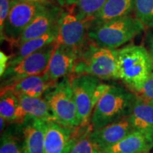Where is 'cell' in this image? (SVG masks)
<instances>
[{
    "label": "cell",
    "mask_w": 153,
    "mask_h": 153,
    "mask_svg": "<svg viewBox=\"0 0 153 153\" xmlns=\"http://www.w3.org/2000/svg\"><path fill=\"white\" fill-rule=\"evenodd\" d=\"M0 116L9 125L23 123L27 117L20 105L18 97L10 89L1 91Z\"/></svg>",
    "instance_id": "cell-20"
},
{
    "label": "cell",
    "mask_w": 153,
    "mask_h": 153,
    "mask_svg": "<svg viewBox=\"0 0 153 153\" xmlns=\"http://www.w3.org/2000/svg\"><path fill=\"white\" fill-rule=\"evenodd\" d=\"M11 7V0H0V36L1 43L3 42L4 30Z\"/></svg>",
    "instance_id": "cell-26"
},
{
    "label": "cell",
    "mask_w": 153,
    "mask_h": 153,
    "mask_svg": "<svg viewBox=\"0 0 153 153\" xmlns=\"http://www.w3.org/2000/svg\"><path fill=\"white\" fill-rule=\"evenodd\" d=\"M136 16H127L88 26V38L99 47L116 50L144 30Z\"/></svg>",
    "instance_id": "cell-3"
},
{
    "label": "cell",
    "mask_w": 153,
    "mask_h": 153,
    "mask_svg": "<svg viewBox=\"0 0 153 153\" xmlns=\"http://www.w3.org/2000/svg\"><path fill=\"white\" fill-rule=\"evenodd\" d=\"M70 83L80 125L88 126L97 103V90L101 84V79L89 74H72Z\"/></svg>",
    "instance_id": "cell-8"
},
{
    "label": "cell",
    "mask_w": 153,
    "mask_h": 153,
    "mask_svg": "<svg viewBox=\"0 0 153 153\" xmlns=\"http://www.w3.org/2000/svg\"><path fill=\"white\" fill-rule=\"evenodd\" d=\"M55 2L57 5L60 6L62 8H65V7H72L74 5L75 0H55Z\"/></svg>",
    "instance_id": "cell-30"
},
{
    "label": "cell",
    "mask_w": 153,
    "mask_h": 153,
    "mask_svg": "<svg viewBox=\"0 0 153 153\" xmlns=\"http://www.w3.org/2000/svg\"><path fill=\"white\" fill-rule=\"evenodd\" d=\"M114 50L99 47L89 38L76 51L73 74H89L101 79H118Z\"/></svg>",
    "instance_id": "cell-4"
},
{
    "label": "cell",
    "mask_w": 153,
    "mask_h": 153,
    "mask_svg": "<svg viewBox=\"0 0 153 153\" xmlns=\"http://www.w3.org/2000/svg\"><path fill=\"white\" fill-rule=\"evenodd\" d=\"M97 96L91 118L92 131L128 117L136 95L120 85L101 83L97 88Z\"/></svg>",
    "instance_id": "cell-1"
},
{
    "label": "cell",
    "mask_w": 153,
    "mask_h": 153,
    "mask_svg": "<svg viewBox=\"0 0 153 153\" xmlns=\"http://www.w3.org/2000/svg\"><path fill=\"white\" fill-rule=\"evenodd\" d=\"M152 148V137L134 131L116 144L101 149V151L102 153H149Z\"/></svg>",
    "instance_id": "cell-15"
},
{
    "label": "cell",
    "mask_w": 153,
    "mask_h": 153,
    "mask_svg": "<svg viewBox=\"0 0 153 153\" xmlns=\"http://www.w3.org/2000/svg\"><path fill=\"white\" fill-rule=\"evenodd\" d=\"M19 103L27 116L48 122L55 120V117L47 101L41 97H29L26 96L16 95Z\"/></svg>",
    "instance_id": "cell-21"
},
{
    "label": "cell",
    "mask_w": 153,
    "mask_h": 153,
    "mask_svg": "<svg viewBox=\"0 0 153 153\" xmlns=\"http://www.w3.org/2000/svg\"><path fill=\"white\" fill-rule=\"evenodd\" d=\"M46 2H24L11 0L10 11L5 24L3 41L6 40L11 46L19 43L25 28L46 7Z\"/></svg>",
    "instance_id": "cell-7"
},
{
    "label": "cell",
    "mask_w": 153,
    "mask_h": 153,
    "mask_svg": "<svg viewBox=\"0 0 153 153\" xmlns=\"http://www.w3.org/2000/svg\"><path fill=\"white\" fill-rule=\"evenodd\" d=\"M0 153H22V124L11 123L1 133Z\"/></svg>",
    "instance_id": "cell-22"
},
{
    "label": "cell",
    "mask_w": 153,
    "mask_h": 153,
    "mask_svg": "<svg viewBox=\"0 0 153 153\" xmlns=\"http://www.w3.org/2000/svg\"><path fill=\"white\" fill-rule=\"evenodd\" d=\"M58 34V25L44 35L33 38L16 46V49L10 55L8 67L19 63L23 59L32 53L43 48L46 45L56 42Z\"/></svg>",
    "instance_id": "cell-18"
},
{
    "label": "cell",
    "mask_w": 153,
    "mask_h": 153,
    "mask_svg": "<svg viewBox=\"0 0 153 153\" xmlns=\"http://www.w3.org/2000/svg\"><path fill=\"white\" fill-rule=\"evenodd\" d=\"M10 60V55H6L4 53L0 52V75L4 73L8 67L9 61Z\"/></svg>",
    "instance_id": "cell-28"
},
{
    "label": "cell",
    "mask_w": 153,
    "mask_h": 153,
    "mask_svg": "<svg viewBox=\"0 0 153 153\" xmlns=\"http://www.w3.org/2000/svg\"><path fill=\"white\" fill-rule=\"evenodd\" d=\"M43 97L47 101L55 121L73 128L81 127L70 76L63 77L55 82L44 93Z\"/></svg>",
    "instance_id": "cell-5"
},
{
    "label": "cell",
    "mask_w": 153,
    "mask_h": 153,
    "mask_svg": "<svg viewBox=\"0 0 153 153\" xmlns=\"http://www.w3.org/2000/svg\"><path fill=\"white\" fill-rule=\"evenodd\" d=\"M135 11L145 26L153 28V0H135Z\"/></svg>",
    "instance_id": "cell-25"
},
{
    "label": "cell",
    "mask_w": 153,
    "mask_h": 153,
    "mask_svg": "<svg viewBox=\"0 0 153 153\" xmlns=\"http://www.w3.org/2000/svg\"><path fill=\"white\" fill-rule=\"evenodd\" d=\"M22 124V153H43L47 122L27 116Z\"/></svg>",
    "instance_id": "cell-13"
},
{
    "label": "cell",
    "mask_w": 153,
    "mask_h": 153,
    "mask_svg": "<svg viewBox=\"0 0 153 153\" xmlns=\"http://www.w3.org/2000/svg\"><path fill=\"white\" fill-rule=\"evenodd\" d=\"M107 0H75L72 12L80 20L88 24Z\"/></svg>",
    "instance_id": "cell-23"
},
{
    "label": "cell",
    "mask_w": 153,
    "mask_h": 153,
    "mask_svg": "<svg viewBox=\"0 0 153 153\" xmlns=\"http://www.w3.org/2000/svg\"><path fill=\"white\" fill-rule=\"evenodd\" d=\"M135 0H107L105 4L87 25L104 22L120 17L131 16L135 10Z\"/></svg>",
    "instance_id": "cell-19"
},
{
    "label": "cell",
    "mask_w": 153,
    "mask_h": 153,
    "mask_svg": "<svg viewBox=\"0 0 153 153\" xmlns=\"http://www.w3.org/2000/svg\"><path fill=\"white\" fill-rule=\"evenodd\" d=\"M92 131L91 125L84 127L77 140L74 143L70 153H102L101 149L89 138V134Z\"/></svg>",
    "instance_id": "cell-24"
},
{
    "label": "cell",
    "mask_w": 153,
    "mask_h": 153,
    "mask_svg": "<svg viewBox=\"0 0 153 153\" xmlns=\"http://www.w3.org/2000/svg\"><path fill=\"white\" fill-rule=\"evenodd\" d=\"M55 46L56 42L49 44L28 55L14 65L7 67L1 76V91L12 87L28 76L45 73Z\"/></svg>",
    "instance_id": "cell-6"
},
{
    "label": "cell",
    "mask_w": 153,
    "mask_h": 153,
    "mask_svg": "<svg viewBox=\"0 0 153 153\" xmlns=\"http://www.w3.org/2000/svg\"><path fill=\"white\" fill-rule=\"evenodd\" d=\"M63 11L64 10L60 6L49 1L46 7L25 28L17 45H21L28 40L40 37L57 26Z\"/></svg>",
    "instance_id": "cell-11"
},
{
    "label": "cell",
    "mask_w": 153,
    "mask_h": 153,
    "mask_svg": "<svg viewBox=\"0 0 153 153\" xmlns=\"http://www.w3.org/2000/svg\"><path fill=\"white\" fill-rule=\"evenodd\" d=\"M55 84V82L52 81L48 74L45 72L44 74L28 76L6 89H10L16 95L37 98L43 97L44 93Z\"/></svg>",
    "instance_id": "cell-17"
},
{
    "label": "cell",
    "mask_w": 153,
    "mask_h": 153,
    "mask_svg": "<svg viewBox=\"0 0 153 153\" xmlns=\"http://www.w3.org/2000/svg\"><path fill=\"white\" fill-rule=\"evenodd\" d=\"M84 127L73 128L55 120L47 122L43 153H70Z\"/></svg>",
    "instance_id": "cell-9"
},
{
    "label": "cell",
    "mask_w": 153,
    "mask_h": 153,
    "mask_svg": "<svg viewBox=\"0 0 153 153\" xmlns=\"http://www.w3.org/2000/svg\"><path fill=\"white\" fill-rule=\"evenodd\" d=\"M129 118L135 131L153 138V104L136 95Z\"/></svg>",
    "instance_id": "cell-16"
},
{
    "label": "cell",
    "mask_w": 153,
    "mask_h": 153,
    "mask_svg": "<svg viewBox=\"0 0 153 153\" xmlns=\"http://www.w3.org/2000/svg\"><path fill=\"white\" fill-rule=\"evenodd\" d=\"M118 79L131 90L140 93L153 72V60L142 45H130L114 51Z\"/></svg>",
    "instance_id": "cell-2"
},
{
    "label": "cell",
    "mask_w": 153,
    "mask_h": 153,
    "mask_svg": "<svg viewBox=\"0 0 153 153\" xmlns=\"http://www.w3.org/2000/svg\"><path fill=\"white\" fill-rule=\"evenodd\" d=\"M139 96H140L145 100L153 104V72L149 76L142 90L139 93Z\"/></svg>",
    "instance_id": "cell-27"
},
{
    "label": "cell",
    "mask_w": 153,
    "mask_h": 153,
    "mask_svg": "<svg viewBox=\"0 0 153 153\" xmlns=\"http://www.w3.org/2000/svg\"><path fill=\"white\" fill-rule=\"evenodd\" d=\"M146 41L149 48V53L153 60V30H149L147 32Z\"/></svg>",
    "instance_id": "cell-29"
},
{
    "label": "cell",
    "mask_w": 153,
    "mask_h": 153,
    "mask_svg": "<svg viewBox=\"0 0 153 153\" xmlns=\"http://www.w3.org/2000/svg\"><path fill=\"white\" fill-rule=\"evenodd\" d=\"M19 1H24V2H46L50 0H16Z\"/></svg>",
    "instance_id": "cell-31"
},
{
    "label": "cell",
    "mask_w": 153,
    "mask_h": 153,
    "mask_svg": "<svg viewBox=\"0 0 153 153\" xmlns=\"http://www.w3.org/2000/svg\"><path fill=\"white\" fill-rule=\"evenodd\" d=\"M88 27L73 13L63 11L58 24L56 43L76 51L88 40Z\"/></svg>",
    "instance_id": "cell-10"
},
{
    "label": "cell",
    "mask_w": 153,
    "mask_h": 153,
    "mask_svg": "<svg viewBox=\"0 0 153 153\" xmlns=\"http://www.w3.org/2000/svg\"><path fill=\"white\" fill-rule=\"evenodd\" d=\"M75 59V50L56 43L46 73L55 82L65 76H72Z\"/></svg>",
    "instance_id": "cell-14"
},
{
    "label": "cell",
    "mask_w": 153,
    "mask_h": 153,
    "mask_svg": "<svg viewBox=\"0 0 153 153\" xmlns=\"http://www.w3.org/2000/svg\"><path fill=\"white\" fill-rule=\"evenodd\" d=\"M134 131L128 116L100 129L91 131L88 136L91 142L102 149L116 144Z\"/></svg>",
    "instance_id": "cell-12"
}]
</instances>
